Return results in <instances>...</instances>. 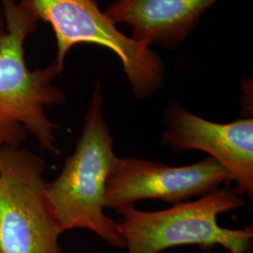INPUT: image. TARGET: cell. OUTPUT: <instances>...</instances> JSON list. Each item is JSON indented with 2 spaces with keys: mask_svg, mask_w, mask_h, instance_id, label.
I'll return each instance as SVG.
<instances>
[{
  "mask_svg": "<svg viewBox=\"0 0 253 253\" xmlns=\"http://www.w3.org/2000/svg\"><path fill=\"white\" fill-rule=\"evenodd\" d=\"M5 29L0 33V135L5 145L20 146L27 132L41 149L58 155L55 131L59 126L45 108L62 105L63 90L54 84L61 73L55 63L30 70L25 42L41 21L33 0H0Z\"/></svg>",
  "mask_w": 253,
  "mask_h": 253,
  "instance_id": "obj_1",
  "label": "cell"
},
{
  "mask_svg": "<svg viewBox=\"0 0 253 253\" xmlns=\"http://www.w3.org/2000/svg\"><path fill=\"white\" fill-rule=\"evenodd\" d=\"M103 100L101 83L97 81L75 149L67 157L57 177L46 182L44 191L62 234L74 229L87 230L112 248L126 250L118 232V220L104 213L106 183L118 157L103 115Z\"/></svg>",
  "mask_w": 253,
  "mask_h": 253,
  "instance_id": "obj_2",
  "label": "cell"
},
{
  "mask_svg": "<svg viewBox=\"0 0 253 253\" xmlns=\"http://www.w3.org/2000/svg\"><path fill=\"white\" fill-rule=\"evenodd\" d=\"M244 207L243 196L225 186L164 210L143 211L133 206L117 209L118 232L126 253H161L191 245L203 251L221 246L230 253H249L253 225L228 229L217 222L219 215Z\"/></svg>",
  "mask_w": 253,
  "mask_h": 253,
  "instance_id": "obj_3",
  "label": "cell"
},
{
  "mask_svg": "<svg viewBox=\"0 0 253 253\" xmlns=\"http://www.w3.org/2000/svg\"><path fill=\"white\" fill-rule=\"evenodd\" d=\"M33 1L40 20L54 29L57 46L54 63L60 73L73 46L94 44L118 56L137 100H146L164 87L165 67L161 56L120 32L95 0Z\"/></svg>",
  "mask_w": 253,
  "mask_h": 253,
  "instance_id": "obj_4",
  "label": "cell"
},
{
  "mask_svg": "<svg viewBox=\"0 0 253 253\" xmlns=\"http://www.w3.org/2000/svg\"><path fill=\"white\" fill-rule=\"evenodd\" d=\"M45 167L37 154L0 145V253H63L46 201Z\"/></svg>",
  "mask_w": 253,
  "mask_h": 253,
  "instance_id": "obj_5",
  "label": "cell"
},
{
  "mask_svg": "<svg viewBox=\"0 0 253 253\" xmlns=\"http://www.w3.org/2000/svg\"><path fill=\"white\" fill-rule=\"evenodd\" d=\"M231 183L229 172L209 156L184 166L118 157L106 183L105 207L117 210L146 199L175 206Z\"/></svg>",
  "mask_w": 253,
  "mask_h": 253,
  "instance_id": "obj_6",
  "label": "cell"
},
{
  "mask_svg": "<svg viewBox=\"0 0 253 253\" xmlns=\"http://www.w3.org/2000/svg\"><path fill=\"white\" fill-rule=\"evenodd\" d=\"M160 143L172 152L203 151L220 163L235 182L234 190L253 202V118L217 123L189 112L177 101L164 111Z\"/></svg>",
  "mask_w": 253,
  "mask_h": 253,
  "instance_id": "obj_7",
  "label": "cell"
},
{
  "mask_svg": "<svg viewBox=\"0 0 253 253\" xmlns=\"http://www.w3.org/2000/svg\"><path fill=\"white\" fill-rule=\"evenodd\" d=\"M218 0H116L104 13L115 24L131 28L130 38L143 45L174 48Z\"/></svg>",
  "mask_w": 253,
  "mask_h": 253,
  "instance_id": "obj_8",
  "label": "cell"
},
{
  "mask_svg": "<svg viewBox=\"0 0 253 253\" xmlns=\"http://www.w3.org/2000/svg\"><path fill=\"white\" fill-rule=\"evenodd\" d=\"M241 86H242V91H243V95L241 98V103L243 106V112L247 111L248 113V118H250L249 114H250V93L253 92V82L251 80L248 81H243L241 83Z\"/></svg>",
  "mask_w": 253,
  "mask_h": 253,
  "instance_id": "obj_9",
  "label": "cell"
},
{
  "mask_svg": "<svg viewBox=\"0 0 253 253\" xmlns=\"http://www.w3.org/2000/svg\"><path fill=\"white\" fill-rule=\"evenodd\" d=\"M5 29V19H4V14H3V9L1 6V2H0V33L2 31H4Z\"/></svg>",
  "mask_w": 253,
  "mask_h": 253,
  "instance_id": "obj_10",
  "label": "cell"
},
{
  "mask_svg": "<svg viewBox=\"0 0 253 253\" xmlns=\"http://www.w3.org/2000/svg\"><path fill=\"white\" fill-rule=\"evenodd\" d=\"M5 145L4 144V141H3V139H2V137L0 135V145Z\"/></svg>",
  "mask_w": 253,
  "mask_h": 253,
  "instance_id": "obj_11",
  "label": "cell"
}]
</instances>
